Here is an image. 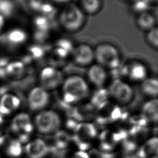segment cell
Here are the masks:
<instances>
[{"mask_svg":"<svg viewBox=\"0 0 158 158\" xmlns=\"http://www.w3.org/2000/svg\"><path fill=\"white\" fill-rule=\"evenodd\" d=\"M97 64L106 69L114 70L121 65V56L118 48L110 43H101L94 50Z\"/></svg>","mask_w":158,"mask_h":158,"instance_id":"obj_1","label":"cell"},{"mask_svg":"<svg viewBox=\"0 0 158 158\" xmlns=\"http://www.w3.org/2000/svg\"><path fill=\"white\" fill-rule=\"evenodd\" d=\"M64 99L69 103H75L86 98L89 94V86L83 78L77 76L69 77L64 85Z\"/></svg>","mask_w":158,"mask_h":158,"instance_id":"obj_2","label":"cell"},{"mask_svg":"<svg viewBox=\"0 0 158 158\" xmlns=\"http://www.w3.org/2000/svg\"><path fill=\"white\" fill-rule=\"evenodd\" d=\"M107 90L109 98L121 105L129 104L134 96L132 86L122 78L113 79Z\"/></svg>","mask_w":158,"mask_h":158,"instance_id":"obj_3","label":"cell"},{"mask_svg":"<svg viewBox=\"0 0 158 158\" xmlns=\"http://www.w3.org/2000/svg\"><path fill=\"white\" fill-rule=\"evenodd\" d=\"M60 23L68 31H76L81 28L85 22L83 12L74 4H68L60 15Z\"/></svg>","mask_w":158,"mask_h":158,"instance_id":"obj_4","label":"cell"},{"mask_svg":"<svg viewBox=\"0 0 158 158\" xmlns=\"http://www.w3.org/2000/svg\"><path fill=\"white\" fill-rule=\"evenodd\" d=\"M74 131L73 141L81 151L83 152L90 148V142L97 135L95 127L90 123L77 124Z\"/></svg>","mask_w":158,"mask_h":158,"instance_id":"obj_5","label":"cell"},{"mask_svg":"<svg viewBox=\"0 0 158 158\" xmlns=\"http://www.w3.org/2000/svg\"><path fill=\"white\" fill-rule=\"evenodd\" d=\"M35 124L39 132L43 134H50L58 130L61 124V120L54 111H44L37 115Z\"/></svg>","mask_w":158,"mask_h":158,"instance_id":"obj_6","label":"cell"},{"mask_svg":"<svg viewBox=\"0 0 158 158\" xmlns=\"http://www.w3.org/2000/svg\"><path fill=\"white\" fill-rule=\"evenodd\" d=\"M148 69L143 63L133 60L121 68V75L133 82L141 83L148 77Z\"/></svg>","mask_w":158,"mask_h":158,"instance_id":"obj_7","label":"cell"},{"mask_svg":"<svg viewBox=\"0 0 158 158\" xmlns=\"http://www.w3.org/2000/svg\"><path fill=\"white\" fill-rule=\"evenodd\" d=\"M40 80L44 89H53L63 81L61 73L52 67L44 69L41 73Z\"/></svg>","mask_w":158,"mask_h":158,"instance_id":"obj_8","label":"cell"},{"mask_svg":"<svg viewBox=\"0 0 158 158\" xmlns=\"http://www.w3.org/2000/svg\"><path fill=\"white\" fill-rule=\"evenodd\" d=\"M49 101V96L44 88H35L33 89L28 98L29 107L33 111L44 108Z\"/></svg>","mask_w":158,"mask_h":158,"instance_id":"obj_9","label":"cell"},{"mask_svg":"<svg viewBox=\"0 0 158 158\" xmlns=\"http://www.w3.org/2000/svg\"><path fill=\"white\" fill-rule=\"evenodd\" d=\"M88 77L90 83L97 88H103L108 78L107 69L98 64H93L88 71Z\"/></svg>","mask_w":158,"mask_h":158,"instance_id":"obj_10","label":"cell"},{"mask_svg":"<svg viewBox=\"0 0 158 158\" xmlns=\"http://www.w3.org/2000/svg\"><path fill=\"white\" fill-rule=\"evenodd\" d=\"M74 59L78 65H88L95 60L94 50L87 44H81L74 51Z\"/></svg>","mask_w":158,"mask_h":158,"instance_id":"obj_11","label":"cell"},{"mask_svg":"<svg viewBox=\"0 0 158 158\" xmlns=\"http://www.w3.org/2000/svg\"><path fill=\"white\" fill-rule=\"evenodd\" d=\"M26 154L29 158H43L49 153L48 146L41 139H37L26 146Z\"/></svg>","mask_w":158,"mask_h":158,"instance_id":"obj_12","label":"cell"},{"mask_svg":"<svg viewBox=\"0 0 158 158\" xmlns=\"http://www.w3.org/2000/svg\"><path fill=\"white\" fill-rule=\"evenodd\" d=\"M143 118L148 122L158 123V98H151L141 107Z\"/></svg>","mask_w":158,"mask_h":158,"instance_id":"obj_13","label":"cell"},{"mask_svg":"<svg viewBox=\"0 0 158 158\" xmlns=\"http://www.w3.org/2000/svg\"><path fill=\"white\" fill-rule=\"evenodd\" d=\"M20 101L17 97L11 94H7L0 100V114L8 115L20 106Z\"/></svg>","mask_w":158,"mask_h":158,"instance_id":"obj_14","label":"cell"},{"mask_svg":"<svg viewBox=\"0 0 158 158\" xmlns=\"http://www.w3.org/2000/svg\"><path fill=\"white\" fill-rule=\"evenodd\" d=\"M136 24L140 29L148 32L156 26V19L149 11L142 12L137 16Z\"/></svg>","mask_w":158,"mask_h":158,"instance_id":"obj_15","label":"cell"},{"mask_svg":"<svg viewBox=\"0 0 158 158\" xmlns=\"http://www.w3.org/2000/svg\"><path fill=\"white\" fill-rule=\"evenodd\" d=\"M141 92L150 98H158V77H148L141 83Z\"/></svg>","mask_w":158,"mask_h":158,"instance_id":"obj_16","label":"cell"},{"mask_svg":"<svg viewBox=\"0 0 158 158\" xmlns=\"http://www.w3.org/2000/svg\"><path fill=\"white\" fill-rule=\"evenodd\" d=\"M138 156L140 158H158V138H152L144 143Z\"/></svg>","mask_w":158,"mask_h":158,"instance_id":"obj_17","label":"cell"},{"mask_svg":"<svg viewBox=\"0 0 158 158\" xmlns=\"http://www.w3.org/2000/svg\"><path fill=\"white\" fill-rule=\"evenodd\" d=\"M118 133H113L109 131H105L101 134V148L103 152H108L111 151L113 149L116 143L120 141Z\"/></svg>","mask_w":158,"mask_h":158,"instance_id":"obj_18","label":"cell"},{"mask_svg":"<svg viewBox=\"0 0 158 158\" xmlns=\"http://www.w3.org/2000/svg\"><path fill=\"white\" fill-rule=\"evenodd\" d=\"M109 98L107 89L99 88L98 90L94 93L92 97L91 103L95 109H103L107 104Z\"/></svg>","mask_w":158,"mask_h":158,"instance_id":"obj_19","label":"cell"},{"mask_svg":"<svg viewBox=\"0 0 158 158\" xmlns=\"http://www.w3.org/2000/svg\"><path fill=\"white\" fill-rule=\"evenodd\" d=\"M30 124L32 123L29 115L26 113L19 114L13 119L11 125V130L17 134Z\"/></svg>","mask_w":158,"mask_h":158,"instance_id":"obj_20","label":"cell"},{"mask_svg":"<svg viewBox=\"0 0 158 158\" xmlns=\"http://www.w3.org/2000/svg\"><path fill=\"white\" fill-rule=\"evenodd\" d=\"M27 39L26 32L19 29H15L11 30L7 35V40L9 42L17 45L24 42Z\"/></svg>","mask_w":158,"mask_h":158,"instance_id":"obj_21","label":"cell"},{"mask_svg":"<svg viewBox=\"0 0 158 158\" xmlns=\"http://www.w3.org/2000/svg\"><path fill=\"white\" fill-rule=\"evenodd\" d=\"M81 3L83 10L90 15L98 13L103 6L102 2L99 0H83Z\"/></svg>","mask_w":158,"mask_h":158,"instance_id":"obj_22","label":"cell"},{"mask_svg":"<svg viewBox=\"0 0 158 158\" xmlns=\"http://www.w3.org/2000/svg\"><path fill=\"white\" fill-rule=\"evenodd\" d=\"M6 152L7 155L11 157H19L22 153L21 143L17 140H11L7 146Z\"/></svg>","mask_w":158,"mask_h":158,"instance_id":"obj_23","label":"cell"},{"mask_svg":"<svg viewBox=\"0 0 158 158\" xmlns=\"http://www.w3.org/2000/svg\"><path fill=\"white\" fill-rule=\"evenodd\" d=\"M24 68L23 64L20 62H12L6 68L7 73L13 78H19L24 73Z\"/></svg>","mask_w":158,"mask_h":158,"instance_id":"obj_24","label":"cell"},{"mask_svg":"<svg viewBox=\"0 0 158 158\" xmlns=\"http://www.w3.org/2000/svg\"><path fill=\"white\" fill-rule=\"evenodd\" d=\"M146 40L151 47L158 50V26L147 32Z\"/></svg>","mask_w":158,"mask_h":158,"instance_id":"obj_25","label":"cell"},{"mask_svg":"<svg viewBox=\"0 0 158 158\" xmlns=\"http://www.w3.org/2000/svg\"><path fill=\"white\" fill-rule=\"evenodd\" d=\"M34 25L39 32L46 33L49 29V22L47 17L44 16L36 17L34 19Z\"/></svg>","mask_w":158,"mask_h":158,"instance_id":"obj_26","label":"cell"},{"mask_svg":"<svg viewBox=\"0 0 158 158\" xmlns=\"http://www.w3.org/2000/svg\"><path fill=\"white\" fill-rule=\"evenodd\" d=\"M14 6L9 1H0V14L3 17L9 16L13 13Z\"/></svg>","mask_w":158,"mask_h":158,"instance_id":"obj_27","label":"cell"},{"mask_svg":"<svg viewBox=\"0 0 158 158\" xmlns=\"http://www.w3.org/2000/svg\"><path fill=\"white\" fill-rule=\"evenodd\" d=\"M149 2L150 1H137L134 2L132 5L133 8L138 14L148 11V9L149 8L150 5Z\"/></svg>","mask_w":158,"mask_h":158,"instance_id":"obj_28","label":"cell"},{"mask_svg":"<svg viewBox=\"0 0 158 158\" xmlns=\"http://www.w3.org/2000/svg\"><path fill=\"white\" fill-rule=\"evenodd\" d=\"M89 156L90 158H114L115 157L114 154L95 150H92Z\"/></svg>","mask_w":158,"mask_h":158,"instance_id":"obj_29","label":"cell"},{"mask_svg":"<svg viewBox=\"0 0 158 158\" xmlns=\"http://www.w3.org/2000/svg\"><path fill=\"white\" fill-rule=\"evenodd\" d=\"M58 47L64 50L69 53L73 50V45L69 41L67 40H61L58 43Z\"/></svg>","mask_w":158,"mask_h":158,"instance_id":"obj_30","label":"cell"},{"mask_svg":"<svg viewBox=\"0 0 158 158\" xmlns=\"http://www.w3.org/2000/svg\"><path fill=\"white\" fill-rule=\"evenodd\" d=\"M39 11L45 15L44 16H45L46 15H51L52 13H53L54 8L51 4L43 3V2H42Z\"/></svg>","mask_w":158,"mask_h":158,"instance_id":"obj_31","label":"cell"},{"mask_svg":"<svg viewBox=\"0 0 158 158\" xmlns=\"http://www.w3.org/2000/svg\"><path fill=\"white\" fill-rule=\"evenodd\" d=\"M30 52L33 56L35 58H39L43 55V50L41 47L37 46H34L31 48Z\"/></svg>","mask_w":158,"mask_h":158,"instance_id":"obj_32","label":"cell"},{"mask_svg":"<svg viewBox=\"0 0 158 158\" xmlns=\"http://www.w3.org/2000/svg\"><path fill=\"white\" fill-rule=\"evenodd\" d=\"M72 158H90V156L83 151L77 152Z\"/></svg>","mask_w":158,"mask_h":158,"instance_id":"obj_33","label":"cell"},{"mask_svg":"<svg viewBox=\"0 0 158 158\" xmlns=\"http://www.w3.org/2000/svg\"><path fill=\"white\" fill-rule=\"evenodd\" d=\"M56 52L58 54V55L60 56V57H66L68 53L67 52H66L64 50L62 49L61 48H58L56 49Z\"/></svg>","mask_w":158,"mask_h":158,"instance_id":"obj_34","label":"cell"},{"mask_svg":"<svg viewBox=\"0 0 158 158\" xmlns=\"http://www.w3.org/2000/svg\"><path fill=\"white\" fill-rule=\"evenodd\" d=\"M4 24V18L0 14V29H1Z\"/></svg>","mask_w":158,"mask_h":158,"instance_id":"obj_35","label":"cell"},{"mask_svg":"<svg viewBox=\"0 0 158 158\" xmlns=\"http://www.w3.org/2000/svg\"><path fill=\"white\" fill-rule=\"evenodd\" d=\"M3 119L2 115L0 114V127H1V126L2 125V124H3Z\"/></svg>","mask_w":158,"mask_h":158,"instance_id":"obj_36","label":"cell"}]
</instances>
